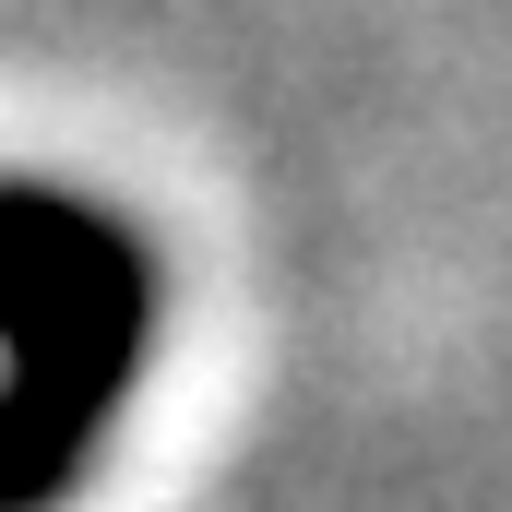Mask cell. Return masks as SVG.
<instances>
[{"instance_id":"cell-1","label":"cell","mask_w":512,"mask_h":512,"mask_svg":"<svg viewBox=\"0 0 512 512\" xmlns=\"http://www.w3.org/2000/svg\"><path fill=\"white\" fill-rule=\"evenodd\" d=\"M167 262L84 179L0 167V512H60L143 393Z\"/></svg>"}]
</instances>
